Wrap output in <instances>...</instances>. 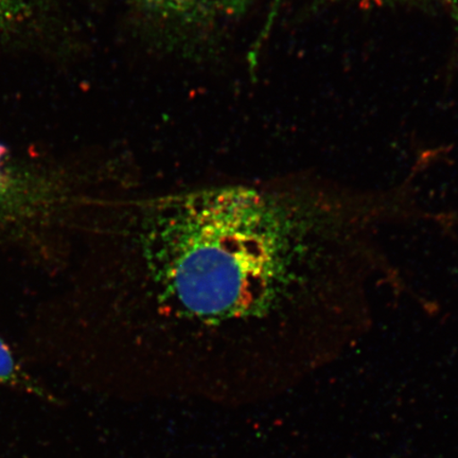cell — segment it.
Instances as JSON below:
<instances>
[{
    "mask_svg": "<svg viewBox=\"0 0 458 458\" xmlns=\"http://www.w3.org/2000/svg\"><path fill=\"white\" fill-rule=\"evenodd\" d=\"M253 2L254 0H216V4L221 13L237 17L244 14Z\"/></svg>",
    "mask_w": 458,
    "mask_h": 458,
    "instance_id": "6",
    "label": "cell"
},
{
    "mask_svg": "<svg viewBox=\"0 0 458 458\" xmlns=\"http://www.w3.org/2000/svg\"><path fill=\"white\" fill-rule=\"evenodd\" d=\"M100 206L111 396L243 405L273 393L293 284V197L225 185Z\"/></svg>",
    "mask_w": 458,
    "mask_h": 458,
    "instance_id": "1",
    "label": "cell"
},
{
    "mask_svg": "<svg viewBox=\"0 0 458 458\" xmlns=\"http://www.w3.org/2000/svg\"><path fill=\"white\" fill-rule=\"evenodd\" d=\"M26 0H0V22L13 17L19 9L24 7Z\"/></svg>",
    "mask_w": 458,
    "mask_h": 458,
    "instance_id": "7",
    "label": "cell"
},
{
    "mask_svg": "<svg viewBox=\"0 0 458 458\" xmlns=\"http://www.w3.org/2000/svg\"><path fill=\"white\" fill-rule=\"evenodd\" d=\"M3 154L4 153H3L2 148H0V157H2Z\"/></svg>",
    "mask_w": 458,
    "mask_h": 458,
    "instance_id": "8",
    "label": "cell"
},
{
    "mask_svg": "<svg viewBox=\"0 0 458 458\" xmlns=\"http://www.w3.org/2000/svg\"><path fill=\"white\" fill-rule=\"evenodd\" d=\"M0 383L8 386L24 389V391L44 396L41 389L21 370L16 364L10 348L0 337Z\"/></svg>",
    "mask_w": 458,
    "mask_h": 458,
    "instance_id": "3",
    "label": "cell"
},
{
    "mask_svg": "<svg viewBox=\"0 0 458 458\" xmlns=\"http://www.w3.org/2000/svg\"><path fill=\"white\" fill-rule=\"evenodd\" d=\"M136 4L158 24L171 30H199L214 19L216 0H135Z\"/></svg>",
    "mask_w": 458,
    "mask_h": 458,
    "instance_id": "2",
    "label": "cell"
},
{
    "mask_svg": "<svg viewBox=\"0 0 458 458\" xmlns=\"http://www.w3.org/2000/svg\"><path fill=\"white\" fill-rule=\"evenodd\" d=\"M354 3L360 5H375V7H408L423 10H431L437 7L440 0H315L314 8L320 5L330 4L335 3Z\"/></svg>",
    "mask_w": 458,
    "mask_h": 458,
    "instance_id": "4",
    "label": "cell"
},
{
    "mask_svg": "<svg viewBox=\"0 0 458 458\" xmlns=\"http://www.w3.org/2000/svg\"><path fill=\"white\" fill-rule=\"evenodd\" d=\"M284 2L285 0H273L271 7L268 9L265 24L262 25L261 30L259 34H258L253 45V48L250 51L249 61L250 63V67H255L257 65V61L259 59L260 50L263 48V46H265L267 38L270 37L275 21L277 20L279 10L282 9Z\"/></svg>",
    "mask_w": 458,
    "mask_h": 458,
    "instance_id": "5",
    "label": "cell"
}]
</instances>
